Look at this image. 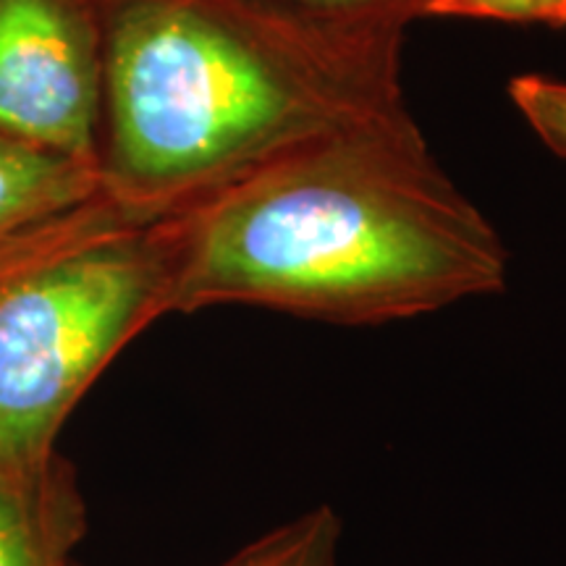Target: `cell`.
Returning a JSON list of instances; mask_svg holds the SVG:
<instances>
[{"mask_svg": "<svg viewBox=\"0 0 566 566\" xmlns=\"http://www.w3.org/2000/svg\"><path fill=\"white\" fill-rule=\"evenodd\" d=\"M171 315L380 325L501 294L509 250L412 116L302 147L174 212Z\"/></svg>", "mask_w": 566, "mask_h": 566, "instance_id": "6da1fadb", "label": "cell"}, {"mask_svg": "<svg viewBox=\"0 0 566 566\" xmlns=\"http://www.w3.org/2000/svg\"><path fill=\"white\" fill-rule=\"evenodd\" d=\"M97 171L139 221L315 142L407 118L401 61L325 45L247 0H95Z\"/></svg>", "mask_w": 566, "mask_h": 566, "instance_id": "7a4b0ae2", "label": "cell"}, {"mask_svg": "<svg viewBox=\"0 0 566 566\" xmlns=\"http://www.w3.org/2000/svg\"><path fill=\"white\" fill-rule=\"evenodd\" d=\"M174 216L95 200L0 252V467L51 459L63 422L142 331L171 315Z\"/></svg>", "mask_w": 566, "mask_h": 566, "instance_id": "3957f363", "label": "cell"}, {"mask_svg": "<svg viewBox=\"0 0 566 566\" xmlns=\"http://www.w3.org/2000/svg\"><path fill=\"white\" fill-rule=\"evenodd\" d=\"M95 0H0V134L97 166Z\"/></svg>", "mask_w": 566, "mask_h": 566, "instance_id": "277c9868", "label": "cell"}, {"mask_svg": "<svg viewBox=\"0 0 566 566\" xmlns=\"http://www.w3.org/2000/svg\"><path fill=\"white\" fill-rule=\"evenodd\" d=\"M87 506L66 459L0 467V566H74Z\"/></svg>", "mask_w": 566, "mask_h": 566, "instance_id": "5b68a950", "label": "cell"}, {"mask_svg": "<svg viewBox=\"0 0 566 566\" xmlns=\"http://www.w3.org/2000/svg\"><path fill=\"white\" fill-rule=\"evenodd\" d=\"M101 197L97 166L0 134V250Z\"/></svg>", "mask_w": 566, "mask_h": 566, "instance_id": "8992f818", "label": "cell"}, {"mask_svg": "<svg viewBox=\"0 0 566 566\" xmlns=\"http://www.w3.org/2000/svg\"><path fill=\"white\" fill-rule=\"evenodd\" d=\"M289 30L344 51L401 61L407 27L430 0H247Z\"/></svg>", "mask_w": 566, "mask_h": 566, "instance_id": "52a82bcc", "label": "cell"}, {"mask_svg": "<svg viewBox=\"0 0 566 566\" xmlns=\"http://www.w3.org/2000/svg\"><path fill=\"white\" fill-rule=\"evenodd\" d=\"M344 525L331 506H315L273 527L218 566H338Z\"/></svg>", "mask_w": 566, "mask_h": 566, "instance_id": "ba28073f", "label": "cell"}, {"mask_svg": "<svg viewBox=\"0 0 566 566\" xmlns=\"http://www.w3.org/2000/svg\"><path fill=\"white\" fill-rule=\"evenodd\" d=\"M509 97L543 145L566 158V82L541 74L514 76Z\"/></svg>", "mask_w": 566, "mask_h": 566, "instance_id": "9c48e42d", "label": "cell"}, {"mask_svg": "<svg viewBox=\"0 0 566 566\" xmlns=\"http://www.w3.org/2000/svg\"><path fill=\"white\" fill-rule=\"evenodd\" d=\"M424 19H478L562 30L566 27V0H430Z\"/></svg>", "mask_w": 566, "mask_h": 566, "instance_id": "30bf717a", "label": "cell"}, {"mask_svg": "<svg viewBox=\"0 0 566 566\" xmlns=\"http://www.w3.org/2000/svg\"><path fill=\"white\" fill-rule=\"evenodd\" d=\"M34 233H38V231H34ZM27 239V237H24ZM19 242H21V239H19ZM13 244H17V242H13ZM11 247V244H9ZM9 247H3V250H9ZM3 250H0V252H3Z\"/></svg>", "mask_w": 566, "mask_h": 566, "instance_id": "8fae6325", "label": "cell"}]
</instances>
